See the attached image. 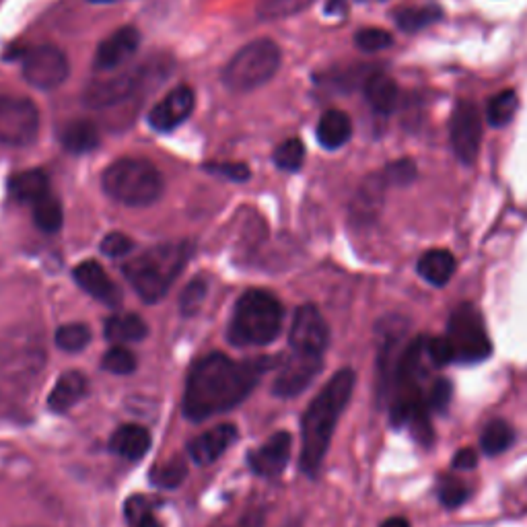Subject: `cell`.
<instances>
[{
	"label": "cell",
	"mask_w": 527,
	"mask_h": 527,
	"mask_svg": "<svg viewBox=\"0 0 527 527\" xmlns=\"http://www.w3.org/2000/svg\"><path fill=\"white\" fill-rule=\"evenodd\" d=\"M276 365L272 359L235 361L221 353L200 357L186 381L184 414L194 423L229 412L248 398L262 375Z\"/></svg>",
	"instance_id": "cell-1"
},
{
	"label": "cell",
	"mask_w": 527,
	"mask_h": 527,
	"mask_svg": "<svg viewBox=\"0 0 527 527\" xmlns=\"http://www.w3.org/2000/svg\"><path fill=\"white\" fill-rule=\"evenodd\" d=\"M355 371L340 369L315 396L301 420V460L299 468L307 476H315L332 443L338 420L346 410L355 390Z\"/></svg>",
	"instance_id": "cell-2"
},
{
	"label": "cell",
	"mask_w": 527,
	"mask_h": 527,
	"mask_svg": "<svg viewBox=\"0 0 527 527\" xmlns=\"http://www.w3.org/2000/svg\"><path fill=\"white\" fill-rule=\"evenodd\" d=\"M192 254L194 248L190 241L159 243L140 256L124 262L122 272L140 299L157 303L169 293L175 280L180 278Z\"/></svg>",
	"instance_id": "cell-3"
},
{
	"label": "cell",
	"mask_w": 527,
	"mask_h": 527,
	"mask_svg": "<svg viewBox=\"0 0 527 527\" xmlns=\"http://www.w3.org/2000/svg\"><path fill=\"white\" fill-rule=\"evenodd\" d=\"M285 309L280 301L260 289L245 291L233 309L229 322V342L235 346H266L283 330Z\"/></svg>",
	"instance_id": "cell-4"
},
{
	"label": "cell",
	"mask_w": 527,
	"mask_h": 527,
	"mask_svg": "<svg viewBox=\"0 0 527 527\" xmlns=\"http://www.w3.org/2000/svg\"><path fill=\"white\" fill-rule=\"evenodd\" d=\"M101 188L112 200L126 206H149L163 194V175L147 159L124 157L101 175Z\"/></svg>",
	"instance_id": "cell-5"
},
{
	"label": "cell",
	"mask_w": 527,
	"mask_h": 527,
	"mask_svg": "<svg viewBox=\"0 0 527 527\" xmlns=\"http://www.w3.org/2000/svg\"><path fill=\"white\" fill-rule=\"evenodd\" d=\"M46 365L44 336L33 326H17L0 340V375L17 385L38 379Z\"/></svg>",
	"instance_id": "cell-6"
},
{
	"label": "cell",
	"mask_w": 527,
	"mask_h": 527,
	"mask_svg": "<svg viewBox=\"0 0 527 527\" xmlns=\"http://www.w3.org/2000/svg\"><path fill=\"white\" fill-rule=\"evenodd\" d=\"M280 68V48L272 40H254L245 44L227 62L223 83L235 93H248L264 87Z\"/></svg>",
	"instance_id": "cell-7"
},
{
	"label": "cell",
	"mask_w": 527,
	"mask_h": 527,
	"mask_svg": "<svg viewBox=\"0 0 527 527\" xmlns=\"http://www.w3.org/2000/svg\"><path fill=\"white\" fill-rule=\"evenodd\" d=\"M447 338L453 344L455 363L474 365L486 361L493 353L482 313L472 303H462L453 309L447 324Z\"/></svg>",
	"instance_id": "cell-8"
},
{
	"label": "cell",
	"mask_w": 527,
	"mask_h": 527,
	"mask_svg": "<svg viewBox=\"0 0 527 527\" xmlns=\"http://www.w3.org/2000/svg\"><path fill=\"white\" fill-rule=\"evenodd\" d=\"M40 132V110L31 99L0 97V145L27 147Z\"/></svg>",
	"instance_id": "cell-9"
},
{
	"label": "cell",
	"mask_w": 527,
	"mask_h": 527,
	"mask_svg": "<svg viewBox=\"0 0 527 527\" xmlns=\"http://www.w3.org/2000/svg\"><path fill=\"white\" fill-rule=\"evenodd\" d=\"M379 330V348H377V400L381 404L388 402V396L392 392V381L398 367V361L402 357L400 342L408 332V322L398 315H390V318L381 320L377 326Z\"/></svg>",
	"instance_id": "cell-10"
},
{
	"label": "cell",
	"mask_w": 527,
	"mask_h": 527,
	"mask_svg": "<svg viewBox=\"0 0 527 527\" xmlns=\"http://www.w3.org/2000/svg\"><path fill=\"white\" fill-rule=\"evenodd\" d=\"M147 75H149V66L143 64V66L126 68L122 73L105 77L101 81H93L83 91V103L93 110L112 108V105L130 99L140 87H143L147 83Z\"/></svg>",
	"instance_id": "cell-11"
},
{
	"label": "cell",
	"mask_w": 527,
	"mask_h": 527,
	"mask_svg": "<svg viewBox=\"0 0 527 527\" xmlns=\"http://www.w3.org/2000/svg\"><path fill=\"white\" fill-rule=\"evenodd\" d=\"M23 77L35 89L52 91L66 81L68 60L60 48L50 44L29 48L23 54Z\"/></svg>",
	"instance_id": "cell-12"
},
{
	"label": "cell",
	"mask_w": 527,
	"mask_h": 527,
	"mask_svg": "<svg viewBox=\"0 0 527 527\" xmlns=\"http://www.w3.org/2000/svg\"><path fill=\"white\" fill-rule=\"evenodd\" d=\"M324 367V355H307L291 350V355L280 365L274 383H272V394L278 398H295L309 383L318 377V373Z\"/></svg>",
	"instance_id": "cell-13"
},
{
	"label": "cell",
	"mask_w": 527,
	"mask_h": 527,
	"mask_svg": "<svg viewBox=\"0 0 527 527\" xmlns=\"http://www.w3.org/2000/svg\"><path fill=\"white\" fill-rule=\"evenodd\" d=\"M330 342V330L324 315L315 305H301L295 315L289 332L291 350L307 355H324Z\"/></svg>",
	"instance_id": "cell-14"
},
{
	"label": "cell",
	"mask_w": 527,
	"mask_h": 527,
	"mask_svg": "<svg viewBox=\"0 0 527 527\" xmlns=\"http://www.w3.org/2000/svg\"><path fill=\"white\" fill-rule=\"evenodd\" d=\"M451 147L460 161L472 165L478 159L482 145V122L472 103L462 101L451 114Z\"/></svg>",
	"instance_id": "cell-15"
},
{
	"label": "cell",
	"mask_w": 527,
	"mask_h": 527,
	"mask_svg": "<svg viewBox=\"0 0 527 527\" xmlns=\"http://www.w3.org/2000/svg\"><path fill=\"white\" fill-rule=\"evenodd\" d=\"M196 108V95L188 85L169 91L155 108L149 112V126L155 132H171L182 126Z\"/></svg>",
	"instance_id": "cell-16"
},
{
	"label": "cell",
	"mask_w": 527,
	"mask_h": 527,
	"mask_svg": "<svg viewBox=\"0 0 527 527\" xmlns=\"http://www.w3.org/2000/svg\"><path fill=\"white\" fill-rule=\"evenodd\" d=\"M291 447H293L291 433L285 431L274 433L262 447L250 451L248 455L250 470L262 478L280 476L291 460Z\"/></svg>",
	"instance_id": "cell-17"
},
{
	"label": "cell",
	"mask_w": 527,
	"mask_h": 527,
	"mask_svg": "<svg viewBox=\"0 0 527 527\" xmlns=\"http://www.w3.org/2000/svg\"><path fill=\"white\" fill-rule=\"evenodd\" d=\"M140 46V33L136 27H122L114 31L110 38H105L95 52L93 66L101 73H108V70H116L124 66Z\"/></svg>",
	"instance_id": "cell-18"
},
{
	"label": "cell",
	"mask_w": 527,
	"mask_h": 527,
	"mask_svg": "<svg viewBox=\"0 0 527 527\" xmlns=\"http://www.w3.org/2000/svg\"><path fill=\"white\" fill-rule=\"evenodd\" d=\"M73 278L77 280V285L91 295L93 299L101 301L103 305H110L116 307L122 301V291L120 287L114 283V280L108 276V272L103 270V266L95 260H87L81 262L75 270H73Z\"/></svg>",
	"instance_id": "cell-19"
},
{
	"label": "cell",
	"mask_w": 527,
	"mask_h": 527,
	"mask_svg": "<svg viewBox=\"0 0 527 527\" xmlns=\"http://www.w3.org/2000/svg\"><path fill=\"white\" fill-rule=\"evenodd\" d=\"M237 439V427L235 425H217L213 429L204 431L196 439L188 443L190 458L198 466H208L217 462L221 455L235 443Z\"/></svg>",
	"instance_id": "cell-20"
},
{
	"label": "cell",
	"mask_w": 527,
	"mask_h": 527,
	"mask_svg": "<svg viewBox=\"0 0 527 527\" xmlns=\"http://www.w3.org/2000/svg\"><path fill=\"white\" fill-rule=\"evenodd\" d=\"M87 394H89L87 377L77 369H68L58 377L54 390L50 392L48 408L58 414L68 412L70 408H75Z\"/></svg>",
	"instance_id": "cell-21"
},
{
	"label": "cell",
	"mask_w": 527,
	"mask_h": 527,
	"mask_svg": "<svg viewBox=\"0 0 527 527\" xmlns=\"http://www.w3.org/2000/svg\"><path fill=\"white\" fill-rule=\"evenodd\" d=\"M110 449L124 460L138 462L151 449V435L140 425H122L110 439Z\"/></svg>",
	"instance_id": "cell-22"
},
{
	"label": "cell",
	"mask_w": 527,
	"mask_h": 527,
	"mask_svg": "<svg viewBox=\"0 0 527 527\" xmlns=\"http://www.w3.org/2000/svg\"><path fill=\"white\" fill-rule=\"evenodd\" d=\"M50 194V180L46 171L29 169L15 173L9 180V196L21 204H35Z\"/></svg>",
	"instance_id": "cell-23"
},
{
	"label": "cell",
	"mask_w": 527,
	"mask_h": 527,
	"mask_svg": "<svg viewBox=\"0 0 527 527\" xmlns=\"http://www.w3.org/2000/svg\"><path fill=\"white\" fill-rule=\"evenodd\" d=\"M350 134H353V124H350V118L340 110H328L318 122V140L328 151L344 147L350 140Z\"/></svg>",
	"instance_id": "cell-24"
},
{
	"label": "cell",
	"mask_w": 527,
	"mask_h": 527,
	"mask_svg": "<svg viewBox=\"0 0 527 527\" xmlns=\"http://www.w3.org/2000/svg\"><path fill=\"white\" fill-rule=\"evenodd\" d=\"M416 268L433 287H445L455 272V258L447 250H429L420 256Z\"/></svg>",
	"instance_id": "cell-25"
},
{
	"label": "cell",
	"mask_w": 527,
	"mask_h": 527,
	"mask_svg": "<svg viewBox=\"0 0 527 527\" xmlns=\"http://www.w3.org/2000/svg\"><path fill=\"white\" fill-rule=\"evenodd\" d=\"M60 138H62V147L68 153L83 155V153H91L97 149L99 130L89 120H75L64 126Z\"/></svg>",
	"instance_id": "cell-26"
},
{
	"label": "cell",
	"mask_w": 527,
	"mask_h": 527,
	"mask_svg": "<svg viewBox=\"0 0 527 527\" xmlns=\"http://www.w3.org/2000/svg\"><path fill=\"white\" fill-rule=\"evenodd\" d=\"M103 332H105V338L112 342H138V340L147 338L149 328L140 315L120 313V315H112V318L105 320Z\"/></svg>",
	"instance_id": "cell-27"
},
{
	"label": "cell",
	"mask_w": 527,
	"mask_h": 527,
	"mask_svg": "<svg viewBox=\"0 0 527 527\" xmlns=\"http://www.w3.org/2000/svg\"><path fill=\"white\" fill-rule=\"evenodd\" d=\"M365 95H367V101L371 103V108L377 114L394 112L396 103H398V87L394 79H390L388 75H381V73L367 79Z\"/></svg>",
	"instance_id": "cell-28"
},
{
	"label": "cell",
	"mask_w": 527,
	"mask_h": 527,
	"mask_svg": "<svg viewBox=\"0 0 527 527\" xmlns=\"http://www.w3.org/2000/svg\"><path fill=\"white\" fill-rule=\"evenodd\" d=\"M385 186H388V180H385V175H377V178H369L363 186H361V192L353 204V213L357 219L361 221H367L369 217H375L377 208L381 204V196H383V190Z\"/></svg>",
	"instance_id": "cell-29"
},
{
	"label": "cell",
	"mask_w": 527,
	"mask_h": 527,
	"mask_svg": "<svg viewBox=\"0 0 527 527\" xmlns=\"http://www.w3.org/2000/svg\"><path fill=\"white\" fill-rule=\"evenodd\" d=\"M157 505L159 501L145 495L130 497L124 507V517L128 521V527H165L155 515Z\"/></svg>",
	"instance_id": "cell-30"
},
{
	"label": "cell",
	"mask_w": 527,
	"mask_h": 527,
	"mask_svg": "<svg viewBox=\"0 0 527 527\" xmlns=\"http://www.w3.org/2000/svg\"><path fill=\"white\" fill-rule=\"evenodd\" d=\"M33 221H35V225H38V229H42L44 233L60 231L62 221H64L60 200L54 198L52 194H48L42 200L35 202L33 204Z\"/></svg>",
	"instance_id": "cell-31"
},
{
	"label": "cell",
	"mask_w": 527,
	"mask_h": 527,
	"mask_svg": "<svg viewBox=\"0 0 527 527\" xmlns=\"http://www.w3.org/2000/svg\"><path fill=\"white\" fill-rule=\"evenodd\" d=\"M517 108H519L517 93L507 89V91L497 93L495 97H490L488 108H486V118H488L490 124L501 128V126H507L513 120Z\"/></svg>",
	"instance_id": "cell-32"
},
{
	"label": "cell",
	"mask_w": 527,
	"mask_h": 527,
	"mask_svg": "<svg viewBox=\"0 0 527 527\" xmlns=\"http://www.w3.org/2000/svg\"><path fill=\"white\" fill-rule=\"evenodd\" d=\"M511 443H513V429L501 418L490 420V423L482 431V437H480V445H482V451L486 455H499Z\"/></svg>",
	"instance_id": "cell-33"
},
{
	"label": "cell",
	"mask_w": 527,
	"mask_h": 527,
	"mask_svg": "<svg viewBox=\"0 0 527 527\" xmlns=\"http://www.w3.org/2000/svg\"><path fill=\"white\" fill-rule=\"evenodd\" d=\"M186 476H188L186 462L182 458H171L161 464H155L149 474V480L159 488H178L186 480Z\"/></svg>",
	"instance_id": "cell-34"
},
{
	"label": "cell",
	"mask_w": 527,
	"mask_h": 527,
	"mask_svg": "<svg viewBox=\"0 0 527 527\" xmlns=\"http://www.w3.org/2000/svg\"><path fill=\"white\" fill-rule=\"evenodd\" d=\"M443 17V11L437 5H429V7H414V9H402L396 15L398 27L404 31H418V29H425L427 25L439 21Z\"/></svg>",
	"instance_id": "cell-35"
},
{
	"label": "cell",
	"mask_w": 527,
	"mask_h": 527,
	"mask_svg": "<svg viewBox=\"0 0 527 527\" xmlns=\"http://www.w3.org/2000/svg\"><path fill=\"white\" fill-rule=\"evenodd\" d=\"M91 342V330L85 324H64L56 330V344L64 353H79Z\"/></svg>",
	"instance_id": "cell-36"
},
{
	"label": "cell",
	"mask_w": 527,
	"mask_h": 527,
	"mask_svg": "<svg viewBox=\"0 0 527 527\" xmlns=\"http://www.w3.org/2000/svg\"><path fill=\"white\" fill-rule=\"evenodd\" d=\"M305 161V147L299 138H289L274 151V163L283 171H299Z\"/></svg>",
	"instance_id": "cell-37"
},
{
	"label": "cell",
	"mask_w": 527,
	"mask_h": 527,
	"mask_svg": "<svg viewBox=\"0 0 527 527\" xmlns=\"http://www.w3.org/2000/svg\"><path fill=\"white\" fill-rule=\"evenodd\" d=\"M313 0H260L258 15L262 19H283L307 9Z\"/></svg>",
	"instance_id": "cell-38"
},
{
	"label": "cell",
	"mask_w": 527,
	"mask_h": 527,
	"mask_svg": "<svg viewBox=\"0 0 527 527\" xmlns=\"http://www.w3.org/2000/svg\"><path fill=\"white\" fill-rule=\"evenodd\" d=\"M136 357L124 346H114L101 359V367L114 375H130L136 371Z\"/></svg>",
	"instance_id": "cell-39"
},
{
	"label": "cell",
	"mask_w": 527,
	"mask_h": 527,
	"mask_svg": "<svg viewBox=\"0 0 527 527\" xmlns=\"http://www.w3.org/2000/svg\"><path fill=\"white\" fill-rule=\"evenodd\" d=\"M468 497H470L468 486L458 478L447 476L439 486V499H441L443 507H447V509H455V507L464 505L468 501Z\"/></svg>",
	"instance_id": "cell-40"
},
{
	"label": "cell",
	"mask_w": 527,
	"mask_h": 527,
	"mask_svg": "<svg viewBox=\"0 0 527 527\" xmlns=\"http://www.w3.org/2000/svg\"><path fill=\"white\" fill-rule=\"evenodd\" d=\"M392 35L383 29L377 27H365L361 31H357L355 35V44L363 50V52H379L392 46Z\"/></svg>",
	"instance_id": "cell-41"
},
{
	"label": "cell",
	"mask_w": 527,
	"mask_h": 527,
	"mask_svg": "<svg viewBox=\"0 0 527 527\" xmlns=\"http://www.w3.org/2000/svg\"><path fill=\"white\" fill-rule=\"evenodd\" d=\"M425 353L437 367H445L455 361L453 344L449 342L447 336H435V338H425Z\"/></svg>",
	"instance_id": "cell-42"
},
{
	"label": "cell",
	"mask_w": 527,
	"mask_h": 527,
	"mask_svg": "<svg viewBox=\"0 0 527 527\" xmlns=\"http://www.w3.org/2000/svg\"><path fill=\"white\" fill-rule=\"evenodd\" d=\"M99 250L103 256H108V258H124L134 250V241L128 235L114 231L101 239Z\"/></svg>",
	"instance_id": "cell-43"
},
{
	"label": "cell",
	"mask_w": 527,
	"mask_h": 527,
	"mask_svg": "<svg viewBox=\"0 0 527 527\" xmlns=\"http://www.w3.org/2000/svg\"><path fill=\"white\" fill-rule=\"evenodd\" d=\"M206 283H204V278H194L192 283L184 289V293L180 295V309L184 315H194L202 301L206 299Z\"/></svg>",
	"instance_id": "cell-44"
},
{
	"label": "cell",
	"mask_w": 527,
	"mask_h": 527,
	"mask_svg": "<svg viewBox=\"0 0 527 527\" xmlns=\"http://www.w3.org/2000/svg\"><path fill=\"white\" fill-rule=\"evenodd\" d=\"M453 396V385L449 379L439 377L437 381H433L431 390L427 394V404L431 408V412H445L449 408Z\"/></svg>",
	"instance_id": "cell-45"
},
{
	"label": "cell",
	"mask_w": 527,
	"mask_h": 527,
	"mask_svg": "<svg viewBox=\"0 0 527 527\" xmlns=\"http://www.w3.org/2000/svg\"><path fill=\"white\" fill-rule=\"evenodd\" d=\"M266 513L262 507H250L233 517L217 521L213 527H264Z\"/></svg>",
	"instance_id": "cell-46"
},
{
	"label": "cell",
	"mask_w": 527,
	"mask_h": 527,
	"mask_svg": "<svg viewBox=\"0 0 527 527\" xmlns=\"http://www.w3.org/2000/svg\"><path fill=\"white\" fill-rule=\"evenodd\" d=\"M385 180H388V184H396V186H406L414 180L416 175V167L410 159H400L392 165H388V169L383 171Z\"/></svg>",
	"instance_id": "cell-47"
},
{
	"label": "cell",
	"mask_w": 527,
	"mask_h": 527,
	"mask_svg": "<svg viewBox=\"0 0 527 527\" xmlns=\"http://www.w3.org/2000/svg\"><path fill=\"white\" fill-rule=\"evenodd\" d=\"M204 169L215 175H223V178L231 182H245L250 178V169L243 163H208L204 165Z\"/></svg>",
	"instance_id": "cell-48"
},
{
	"label": "cell",
	"mask_w": 527,
	"mask_h": 527,
	"mask_svg": "<svg viewBox=\"0 0 527 527\" xmlns=\"http://www.w3.org/2000/svg\"><path fill=\"white\" fill-rule=\"evenodd\" d=\"M476 464H478V453L472 447L460 449L458 453H455V458H453V468L455 470H474Z\"/></svg>",
	"instance_id": "cell-49"
},
{
	"label": "cell",
	"mask_w": 527,
	"mask_h": 527,
	"mask_svg": "<svg viewBox=\"0 0 527 527\" xmlns=\"http://www.w3.org/2000/svg\"><path fill=\"white\" fill-rule=\"evenodd\" d=\"M381 527H410V523L404 517H390L381 523Z\"/></svg>",
	"instance_id": "cell-50"
},
{
	"label": "cell",
	"mask_w": 527,
	"mask_h": 527,
	"mask_svg": "<svg viewBox=\"0 0 527 527\" xmlns=\"http://www.w3.org/2000/svg\"><path fill=\"white\" fill-rule=\"evenodd\" d=\"M285 527H301V521H289Z\"/></svg>",
	"instance_id": "cell-51"
},
{
	"label": "cell",
	"mask_w": 527,
	"mask_h": 527,
	"mask_svg": "<svg viewBox=\"0 0 527 527\" xmlns=\"http://www.w3.org/2000/svg\"><path fill=\"white\" fill-rule=\"evenodd\" d=\"M91 3H114V0H91Z\"/></svg>",
	"instance_id": "cell-52"
}]
</instances>
